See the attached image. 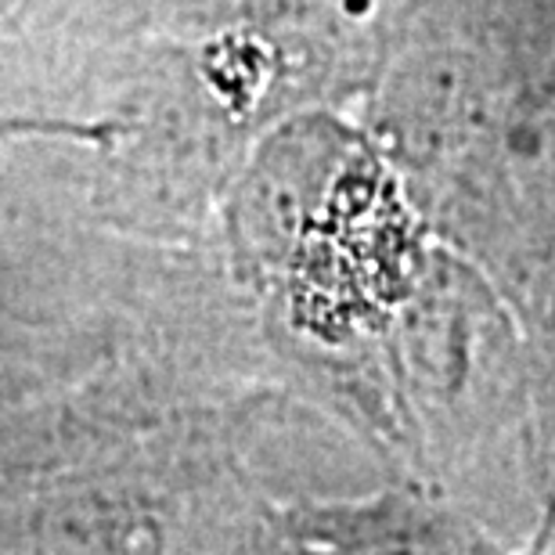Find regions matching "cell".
I'll return each instance as SVG.
<instances>
[{
    "mask_svg": "<svg viewBox=\"0 0 555 555\" xmlns=\"http://www.w3.org/2000/svg\"><path fill=\"white\" fill-rule=\"evenodd\" d=\"M134 397L0 412V555H184V498Z\"/></svg>",
    "mask_w": 555,
    "mask_h": 555,
    "instance_id": "obj_1",
    "label": "cell"
},
{
    "mask_svg": "<svg viewBox=\"0 0 555 555\" xmlns=\"http://www.w3.org/2000/svg\"><path fill=\"white\" fill-rule=\"evenodd\" d=\"M51 386V364L33 347L22 343H0V412L18 408Z\"/></svg>",
    "mask_w": 555,
    "mask_h": 555,
    "instance_id": "obj_3",
    "label": "cell"
},
{
    "mask_svg": "<svg viewBox=\"0 0 555 555\" xmlns=\"http://www.w3.org/2000/svg\"><path fill=\"white\" fill-rule=\"evenodd\" d=\"M119 134L113 119H69V116H4L0 144L8 141H69V144H105Z\"/></svg>",
    "mask_w": 555,
    "mask_h": 555,
    "instance_id": "obj_2",
    "label": "cell"
}]
</instances>
